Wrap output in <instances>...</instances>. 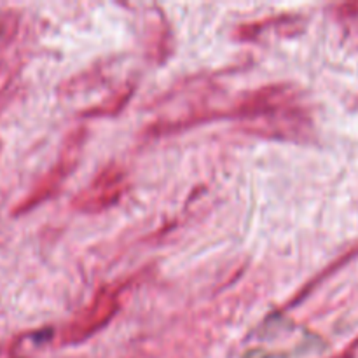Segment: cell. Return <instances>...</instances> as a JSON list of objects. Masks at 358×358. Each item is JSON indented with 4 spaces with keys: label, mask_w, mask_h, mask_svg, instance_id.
<instances>
[]
</instances>
